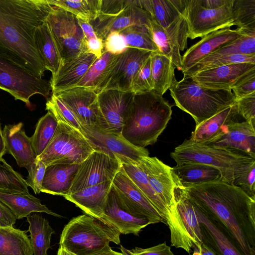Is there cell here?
Here are the masks:
<instances>
[{"label": "cell", "instance_id": "obj_1", "mask_svg": "<svg viewBox=\"0 0 255 255\" xmlns=\"http://www.w3.org/2000/svg\"><path fill=\"white\" fill-rule=\"evenodd\" d=\"M181 187L190 200L244 255H255V199L223 181Z\"/></svg>", "mask_w": 255, "mask_h": 255}, {"label": "cell", "instance_id": "obj_2", "mask_svg": "<svg viewBox=\"0 0 255 255\" xmlns=\"http://www.w3.org/2000/svg\"><path fill=\"white\" fill-rule=\"evenodd\" d=\"M52 7L48 0H0V57L39 78L46 69L35 32Z\"/></svg>", "mask_w": 255, "mask_h": 255}, {"label": "cell", "instance_id": "obj_3", "mask_svg": "<svg viewBox=\"0 0 255 255\" xmlns=\"http://www.w3.org/2000/svg\"><path fill=\"white\" fill-rule=\"evenodd\" d=\"M172 113V105L155 91L134 94L122 134L136 147L152 145L166 128Z\"/></svg>", "mask_w": 255, "mask_h": 255}, {"label": "cell", "instance_id": "obj_4", "mask_svg": "<svg viewBox=\"0 0 255 255\" xmlns=\"http://www.w3.org/2000/svg\"><path fill=\"white\" fill-rule=\"evenodd\" d=\"M121 234L108 222L83 214L71 219L64 227L59 246L75 255H93L120 243Z\"/></svg>", "mask_w": 255, "mask_h": 255}, {"label": "cell", "instance_id": "obj_5", "mask_svg": "<svg viewBox=\"0 0 255 255\" xmlns=\"http://www.w3.org/2000/svg\"><path fill=\"white\" fill-rule=\"evenodd\" d=\"M169 90L175 105L189 114L196 125L233 105L236 101L231 90L205 88L191 77L185 76L174 82Z\"/></svg>", "mask_w": 255, "mask_h": 255}, {"label": "cell", "instance_id": "obj_6", "mask_svg": "<svg viewBox=\"0 0 255 255\" xmlns=\"http://www.w3.org/2000/svg\"><path fill=\"white\" fill-rule=\"evenodd\" d=\"M171 157L176 164H204L218 168L223 181L234 185L235 176L241 169L254 161L255 158L239 152L185 140L171 152Z\"/></svg>", "mask_w": 255, "mask_h": 255}, {"label": "cell", "instance_id": "obj_7", "mask_svg": "<svg viewBox=\"0 0 255 255\" xmlns=\"http://www.w3.org/2000/svg\"><path fill=\"white\" fill-rule=\"evenodd\" d=\"M95 147L79 130L58 122L56 131L42 153L36 157L46 166L54 164H80Z\"/></svg>", "mask_w": 255, "mask_h": 255}, {"label": "cell", "instance_id": "obj_8", "mask_svg": "<svg viewBox=\"0 0 255 255\" xmlns=\"http://www.w3.org/2000/svg\"><path fill=\"white\" fill-rule=\"evenodd\" d=\"M0 89L28 106L30 105V98L34 95L40 94L48 99L52 91L50 81L36 77L0 57Z\"/></svg>", "mask_w": 255, "mask_h": 255}, {"label": "cell", "instance_id": "obj_9", "mask_svg": "<svg viewBox=\"0 0 255 255\" xmlns=\"http://www.w3.org/2000/svg\"><path fill=\"white\" fill-rule=\"evenodd\" d=\"M46 20L55 40L62 63L86 52L84 36L74 15L52 5Z\"/></svg>", "mask_w": 255, "mask_h": 255}, {"label": "cell", "instance_id": "obj_10", "mask_svg": "<svg viewBox=\"0 0 255 255\" xmlns=\"http://www.w3.org/2000/svg\"><path fill=\"white\" fill-rule=\"evenodd\" d=\"M230 0L220 8L203 7L198 0H185L182 14L187 22L188 38L203 37L214 31L234 25L232 6Z\"/></svg>", "mask_w": 255, "mask_h": 255}, {"label": "cell", "instance_id": "obj_11", "mask_svg": "<svg viewBox=\"0 0 255 255\" xmlns=\"http://www.w3.org/2000/svg\"><path fill=\"white\" fill-rule=\"evenodd\" d=\"M112 189L118 204L127 212L148 220L150 224L164 223L158 212L128 176L122 166L112 181Z\"/></svg>", "mask_w": 255, "mask_h": 255}, {"label": "cell", "instance_id": "obj_12", "mask_svg": "<svg viewBox=\"0 0 255 255\" xmlns=\"http://www.w3.org/2000/svg\"><path fill=\"white\" fill-rule=\"evenodd\" d=\"M134 94L132 92L112 89L98 93L97 126L106 133L122 134Z\"/></svg>", "mask_w": 255, "mask_h": 255}, {"label": "cell", "instance_id": "obj_13", "mask_svg": "<svg viewBox=\"0 0 255 255\" xmlns=\"http://www.w3.org/2000/svg\"><path fill=\"white\" fill-rule=\"evenodd\" d=\"M122 163L103 151L93 152L79 165L69 194L100 183L113 181L120 170Z\"/></svg>", "mask_w": 255, "mask_h": 255}, {"label": "cell", "instance_id": "obj_14", "mask_svg": "<svg viewBox=\"0 0 255 255\" xmlns=\"http://www.w3.org/2000/svg\"><path fill=\"white\" fill-rule=\"evenodd\" d=\"M151 52L132 48L117 55L108 73L96 89L97 94L107 90L131 92V85L136 74L150 57Z\"/></svg>", "mask_w": 255, "mask_h": 255}, {"label": "cell", "instance_id": "obj_15", "mask_svg": "<svg viewBox=\"0 0 255 255\" xmlns=\"http://www.w3.org/2000/svg\"><path fill=\"white\" fill-rule=\"evenodd\" d=\"M150 31L159 52L167 57L178 70H182L181 51L187 48L188 28L182 14L163 28L150 20Z\"/></svg>", "mask_w": 255, "mask_h": 255}, {"label": "cell", "instance_id": "obj_16", "mask_svg": "<svg viewBox=\"0 0 255 255\" xmlns=\"http://www.w3.org/2000/svg\"><path fill=\"white\" fill-rule=\"evenodd\" d=\"M83 132L96 150L103 151L117 159L130 160L138 164L140 160L149 156L145 148L136 147L127 139L122 134L106 133L97 125L82 127Z\"/></svg>", "mask_w": 255, "mask_h": 255}, {"label": "cell", "instance_id": "obj_17", "mask_svg": "<svg viewBox=\"0 0 255 255\" xmlns=\"http://www.w3.org/2000/svg\"><path fill=\"white\" fill-rule=\"evenodd\" d=\"M74 115L82 127L97 124L99 114L98 94L82 87L52 92Z\"/></svg>", "mask_w": 255, "mask_h": 255}, {"label": "cell", "instance_id": "obj_18", "mask_svg": "<svg viewBox=\"0 0 255 255\" xmlns=\"http://www.w3.org/2000/svg\"><path fill=\"white\" fill-rule=\"evenodd\" d=\"M150 20L149 13L136 5V0H130V3L118 13L112 16L100 15L90 23L97 36L104 41L112 31L120 32L135 26L150 28Z\"/></svg>", "mask_w": 255, "mask_h": 255}, {"label": "cell", "instance_id": "obj_19", "mask_svg": "<svg viewBox=\"0 0 255 255\" xmlns=\"http://www.w3.org/2000/svg\"><path fill=\"white\" fill-rule=\"evenodd\" d=\"M202 144L255 158V127L245 121L234 122L224 127L218 136Z\"/></svg>", "mask_w": 255, "mask_h": 255}, {"label": "cell", "instance_id": "obj_20", "mask_svg": "<svg viewBox=\"0 0 255 255\" xmlns=\"http://www.w3.org/2000/svg\"><path fill=\"white\" fill-rule=\"evenodd\" d=\"M253 69H255V64L234 63L203 70L187 77H191L205 88L231 90L235 83Z\"/></svg>", "mask_w": 255, "mask_h": 255}, {"label": "cell", "instance_id": "obj_21", "mask_svg": "<svg viewBox=\"0 0 255 255\" xmlns=\"http://www.w3.org/2000/svg\"><path fill=\"white\" fill-rule=\"evenodd\" d=\"M237 29L223 28L211 32L189 48L182 56L183 72L215 50L241 37Z\"/></svg>", "mask_w": 255, "mask_h": 255}, {"label": "cell", "instance_id": "obj_22", "mask_svg": "<svg viewBox=\"0 0 255 255\" xmlns=\"http://www.w3.org/2000/svg\"><path fill=\"white\" fill-rule=\"evenodd\" d=\"M23 124L5 125L2 130L6 152L15 159L19 167L28 171L36 159L30 137L22 128Z\"/></svg>", "mask_w": 255, "mask_h": 255}, {"label": "cell", "instance_id": "obj_23", "mask_svg": "<svg viewBox=\"0 0 255 255\" xmlns=\"http://www.w3.org/2000/svg\"><path fill=\"white\" fill-rule=\"evenodd\" d=\"M112 184V181L105 182L66 195L64 197L74 203L86 214L103 220Z\"/></svg>", "mask_w": 255, "mask_h": 255}, {"label": "cell", "instance_id": "obj_24", "mask_svg": "<svg viewBox=\"0 0 255 255\" xmlns=\"http://www.w3.org/2000/svg\"><path fill=\"white\" fill-rule=\"evenodd\" d=\"M97 59L93 54L85 52L62 63L52 75V92L75 87Z\"/></svg>", "mask_w": 255, "mask_h": 255}, {"label": "cell", "instance_id": "obj_25", "mask_svg": "<svg viewBox=\"0 0 255 255\" xmlns=\"http://www.w3.org/2000/svg\"><path fill=\"white\" fill-rule=\"evenodd\" d=\"M193 204L199 222L203 243L215 255H244L220 229Z\"/></svg>", "mask_w": 255, "mask_h": 255}, {"label": "cell", "instance_id": "obj_26", "mask_svg": "<svg viewBox=\"0 0 255 255\" xmlns=\"http://www.w3.org/2000/svg\"><path fill=\"white\" fill-rule=\"evenodd\" d=\"M103 220L114 226L121 234L138 235L148 225V220L133 216L122 209L111 188L104 211Z\"/></svg>", "mask_w": 255, "mask_h": 255}, {"label": "cell", "instance_id": "obj_27", "mask_svg": "<svg viewBox=\"0 0 255 255\" xmlns=\"http://www.w3.org/2000/svg\"><path fill=\"white\" fill-rule=\"evenodd\" d=\"M239 117H241L235 101L233 105L196 125L188 140L199 144L206 143L220 134L224 127L232 122L239 121Z\"/></svg>", "mask_w": 255, "mask_h": 255}, {"label": "cell", "instance_id": "obj_28", "mask_svg": "<svg viewBox=\"0 0 255 255\" xmlns=\"http://www.w3.org/2000/svg\"><path fill=\"white\" fill-rule=\"evenodd\" d=\"M78 164H54L46 168L41 192L65 196L69 194Z\"/></svg>", "mask_w": 255, "mask_h": 255}, {"label": "cell", "instance_id": "obj_29", "mask_svg": "<svg viewBox=\"0 0 255 255\" xmlns=\"http://www.w3.org/2000/svg\"><path fill=\"white\" fill-rule=\"evenodd\" d=\"M174 178L183 187L223 181L221 171L217 168L200 163H186L172 167Z\"/></svg>", "mask_w": 255, "mask_h": 255}, {"label": "cell", "instance_id": "obj_30", "mask_svg": "<svg viewBox=\"0 0 255 255\" xmlns=\"http://www.w3.org/2000/svg\"><path fill=\"white\" fill-rule=\"evenodd\" d=\"M136 4L149 13L151 20L165 28L182 14L185 0H136Z\"/></svg>", "mask_w": 255, "mask_h": 255}, {"label": "cell", "instance_id": "obj_31", "mask_svg": "<svg viewBox=\"0 0 255 255\" xmlns=\"http://www.w3.org/2000/svg\"><path fill=\"white\" fill-rule=\"evenodd\" d=\"M0 201L13 213L16 219L26 217L32 213H45L57 217L62 216L42 204L38 198L29 193H5L0 191Z\"/></svg>", "mask_w": 255, "mask_h": 255}, {"label": "cell", "instance_id": "obj_32", "mask_svg": "<svg viewBox=\"0 0 255 255\" xmlns=\"http://www.w3.org/2000/svg\"><path fill=\"white\" fill-rule=\"evenodd\" d=\"M35 39L46 69L54 75L62 64V61L51 28L46 19L36 28Z\"/></svg>", "mask_w": 255, "mask_h": 255}, {"label": "cell", "instance_id": "obj_33", "mask_svg": "<svg viewBox=\"0 0 255 255\" xmlns=\"http://www.w3.org/2000/svg\"><path fill=\"white\" fill-rule=\"evenodd\" d=\"M122 166L128 176L157 210L162 218L164 223L170 230L172 226V222L170 213L164 203L151 187L143 171L136 164L130 162L122 163Z\"/></svg>", "mask_w": 255, "mask_h": 255}, {"label": "cell", "instance_id": "obj_34", "mask_svg": "<svg viewBox=\"0 0 255 255\" xmlns=\"http://www.w3.org/2000/svg\"><path fill=\"white\" fill-rule=\"evenodd\" d=\"M26 219L33 255H47V251L51 248V236L55 233L54 230L47 219L38 213L30 214Z\"/></svg>", "mask_w": 255, "mask_h": 255}, {"label": "cell", "instance_id": "obj_35", "mask_svg": "<svg viewBox=\"0 0 255 255\" xmlns=\"http://www.w3.org/2000/svg\"><path fill=\"white\" fill-rule=\"evenodd\" d=\"M150 60L153 91L163 96L176 81L174 74L176 67L160 52H151Z\"/></svg>", "mask_w": 255, "mask_h": 255}, {"label": "cell", "instance_id": "obj_36", "mask_svg": "<svg viewBox=\"0 0 255 255\" xmlns=\"http://www.w3.org/2000/svg\"><path fill=\"white\" fill-rule=\"evenodd\" d=\"M0 255H33L25 232L13 226H0Z\"/></svg>", "mask_w": 255, "mask_h": 255}, {"label": "cell", "instance_id": "obj_37", "mask_svg": "<svg viewBox=\"0 0 255 255\" xmlns=\"http://www.w3.org/2000/svg\"><path fill=\"white\" fill-rule=\"evenodd\" d=\"M234 25L242 35L255 37V0H234Z\"/></svg>", "mask_w": 255, "mask_h": 255}, {"label": "cell", "instance_id": "obj_38", "mask_svg": "<svg viewBox=\"0 0 255 255\" xmlns=\"http://www.w3.org/2000/svg\"><path fill=\"white\" fill-rule=\"evenodd\" d=\"M48 0L51 5L89 22L94 21L100 14L101 0Z\"/></svg>", "mask_w": 255, "mask_h": 255}, {"label": "cell", "instance_id": "obj_39", "mask_svg": "<svg viewBox=\"0 0 255 255\" xmlns=\"http://www.w3.org/2000/svg\"><path fill=\"white\" fill-rule=\"evenodd\" d=\"M116 56L105 51L101 58L92 64L75 87H84L95 92L110 71Z\"/></svg>", "mask_w": 255, "mask_h": 255}, {"label": "cell", "instance_id": "obj_40", "mask_svg": "<svg viewBox=\"0 0 255 255\" xmlns=\"http://www.w3.org/2000/svg\"><path fill=\"white\" fill-rule=\"evenodd\" d=\"M240 63L255 64V55L244 54H209L182 72L183 76L190 77L197 72L223 65Z\"/></svg>", "mask_w": 255, "mask_h": 255}, {"label": "cell", "instance_id": "obj_41", "mask_svg": "<svg viewBox=\"0 0 255 255\" xmlns=\"http://www.w3.org/2000/svg\"><path fill=\"white\" fill-rule=\"evenodd\" d=\"M58 125L57 119L49 111L38 120L35 131L30 137L37 157L42 153L51 140Z\"/></svg>", "mask_w": 255, "mask_h": 255}, {"label": "cell", "instance_id": "obj_42", "mask_svg": "<svg viewBox=\"0 0 255 255\" xmlns=\"http://www.w3.org/2000/svg\"><path fill=\"white\" fill-rule=\"evenodd\" d=\"M124 37L128 48L159 52L151 36L150 28L145 26H131L120 32Z\"/></svg>", "mask_w": 255, "mask_h": 255}, {"label": "cell", "instance_id": "obj_43", "mask_svg": "<svg viewBox=\"0 0 255 255\" xmlns=\"http://www.w3.org/2000/svg\"><path fill=\"white\" fill-rule=\"evenodd\" d=\"M28 187L21 175L14 170L3 158H0V191L28 194Z\"/></svg>", "mask_w": 255, "mask_h": 255}, {"label": "cell", "instance_id": "obj_44", "mask_svg": "<svg viewBox=\"0 0 255 255\" xmlns=\"http://www.w3.org/2000/svg\"><path fill=\"white\" fill-rule=\"evenodd\" d=\"M46 110L50 112L58 122L67 124L83 133L82 126L74 115L66 105L53 93L47 100Z\"/></svg>", "mask_w": 255, "mask_h": 255}, {"label": "cell", "instance_id": "obj_45", "mask_svg": "<svg viewBox=\"0 0 255 255\" xmlns=\"http://www.w3.org/2000/svg\"><path fill=\"white\" fill-rule=\"evenodd\" d=\"M210 54L255 55V37L242 35L237 39L218 48Z\"/></svg>", "mask_w": 255, "mask_h": 255}, {"label": "cell", "instance_id": "obj_46", "mask_svg": "<svg viewBox=\"0 0 255 255\" xmlns=\"http://www.w3.org/2000/svg\"><path fill=\"white\" fill-rule=\"evenodd\" d=\"M153 88L150 56L134 76L131 85V92L135 94H142L151 92Z\"/></svg>", "mask_w": 255, "mask_h": 255}, {"label": "cell", "instance_id": "obj_47", "mask_svg": "<svg viewBox=\"0 0 255 255\" xmlns=\"http://www.w3.org/2000/svg\"><path fill=\"white\" fill-rule=\"evenodd\" d=\"M255 161L247 164L237 173L234 185L240 187L250 197L255 199Z\"/></svg>", "mask_w": 255, "mask_h": 255}, {"label": "cell", "instance_id": "obj_48", "mask_svg": "<svg viewBox=\"0 0 255 255\" xmlns=\"http://www.w3.org/2000/svg\"><path fill=\"white\" fill-rule=\"evenodd\" d=\"M236 100L255 93V69L251 70L231 87Z\"/></svg>", "mask_w": 255, "mask_h": 255}, {"label": "cell", "instance_id": "obj_49", "mask_svg": "<svg viewBox=\"0 0 255 255\" xmlns=\"http://www.w3.org/2000/svg\"><path fill=\"white\" fill-rule=\"evenodd\" d=\"M236 102L240 117L255 127V93L236 99Z\"/></svg>", "mask_w": 255, "mask_h": 255}, {"label": "cell", "instance_id": "obj_50", "mask_svg": "<svg viewBox=\"0 0 255 255\" xmlns=\"http://www.w3.org/2000/svg\"><path fill=\"white\" fill-rule=\"evenodd\" d=\"M46 168V165L42 161L36 159L28 171V175L25 179L26 182L36 194H38L41 192Z\"/></svg>", "mask_w": 255, "mask_h": 255}, {"label": "cell", "instance_id": "obj_51", "mask_svg": "<svg viewBox=\"0 0 255 255\" xmlns=\"http://www.w3.org/2000/svg\"><path fill=\"white\" fill-rule=\"evenodd\" d=\"M120 249L123 255H173L171 247L166 242L147 248L135 247L131 250L121 245Z\"/></svg>", "mask_w": 255, "mask_h": 255}, {"label": "cell", "instance_id": "obj_52", "mask_svg": "<svg viewBox=\"0 0 255 255\" xmlns=\"http://www.w3.org/2000/svg\"><path fill=\"white\" fill-rule=\"evenodd\" d=\"M105 51L114 55H119L126 51L128 46L123 35L118 31H112L104 41Z\"/></svg>", "mask_w": 255, "mask_h": 255}, {"label": "cell", "instance_id": "obj_53", "mask_svg": "<svg viewBox=\"0 0 255 255\" xmlns=\"http://www.w3.org/2000/svg\"><path fill=\"white\" fill-rule=\"evenodd\" d=\"M130 2V0H101L100 15L112 16L115 15Z\"/></svg>", "mask_w": 255, "mask_h": 255}, {"label": "cell", "instance_id": "obj_54", "mask_svg": "<svg viewBox=\"0 0 255 255\" xmlns=\"http://www.w3.org/2000/svg\"><path fill=\"white\" fill-rule=\"evenodd\" d=\"M85 46L86 52L93 54L98 59L100 58L105 52L104 41L98 37L85 39Z\"/></svg>", "mask_w": 255, "mask_h": 255}, {"label": "cell", "instance_id": "obj_55", "mask_svg": "<svg viewBox=\"0 0 255 255\" xmlns=\"http://www.w3.org/2000/svg\"><path fill=\"white\" fill-rule=\"evenodd\" d=\"M16 220L11 211L0 201V226L12 227Z\"/></svg>", "mask_w": 255, "mask_h": 255}, {"label": "cell", "instance_id": "obj_56", "mask_svg": "<svg viewBox=\"0 0 255 255\" xmlns=\"http://www.w3.org/2000/svg\"><path fill=\"white\" fill-rule=\"evenodd\" d=\"M76 18L78 23L83 31L85 40L98 37L93 26L89 22L78 17Z\"/></svg>", "mask_w": 255, "mask_h": 255}, {"label": "cell", "instance_id": "obj_57", "mask_svg": "<svg viewBox=\"0 0 255 255\" xmlns=\"http://www.w3.org/2000/svg\"><path fill=\"white\" fill-rule=\"evenodd\" d=\"M200 4L204 8L216 9L221 8L230 0H198Z\"/></svg>", "mask_w": 255, "mask_h": 255}, {"label": "cell", "instance_id": "obj_58", "mask_svg": "<svg viewBox=\"0 0 255 255\" xmlns=\"http://www.w3.org/2000/svg\"><path fill=\"white\" fill-rule=\"evenodd\" d=\"M191 255H215L213 251L202 243L201 245L195 246Z\"/></svg>", "mask_w": 255, "mask_h": 255}, {"label": "cell", "instance_id": "obj_59", "mask_svg": "<svg viewBox=\"0 0 255 255\" xmlns=\"http://www.w3.org/2000/svg\"><path fill=\"white\" fill-rule=\"evenodd\" d=\"M93 255H123L121 252L114 251L110 246L106 248L101 252Z\"/></svg>", "mask_w": 255, "mask_h": 255}, {"label": "cell", "instance_id": "obj_60", "mask_svg": "<svg viewBox=\"0 0 255 255\" xmlns=\"http://www.w3.org/2000/svg\"><path fill=\"white\" fill-rule=\"evenodd\" d=\"M6 152V149L4 138L2 133V130L1 129L0 124V158H2V156Z\"/></svg>", "mask_w": 255, "mask_h": 255}, {"label": "cell", "instance_id": "obj_61", "mask_svg": "<svg viewBox=\"0 0 255 255\" xmlns=\"http://www.w3.org/2000/svg\"><path fill=\"white\" fill-rule=\"evenodd\" d=\"M56 255H75L59 246Z\"/></svg>", "mask_w": 255, "mask_h": 255}]
</instances>
